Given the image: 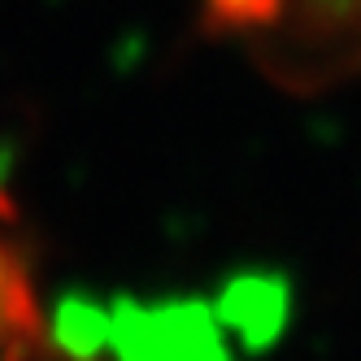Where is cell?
<instances>
[{
  "instance_id": "cell-1",
  "label": "cell",
  "mask_w": 361,
  "mask_h": 361,
  "mask_svg": "<svg viewBox=\"0 0 361 361\" xmlns=\"http://www.w3.org/2000/svg\"><path fill=\"white\" fill-rule=\"evenodd\" d=\"M209 35L244 44L283 92H331L361 74V0H196Z\"/></svg>"
},
{
  "instance_id": "cell-2",
  "label": "cell",
  "mask_w": 361,
  "mask_h": 361,
  "mask_svg": "<svg viewBox=\"0 0 361 361\" xmlns=\"http://www.w3.org/2000/svg\"><path fill=\"white\" fill-rule=\"evenodd\" d=\"M66 340L39 292L35 240L13 196L0 188V361H61Z\"/></svg>"
}]
</instances>
